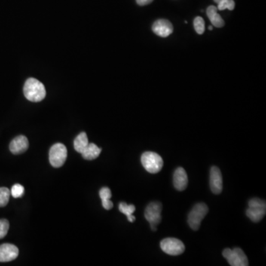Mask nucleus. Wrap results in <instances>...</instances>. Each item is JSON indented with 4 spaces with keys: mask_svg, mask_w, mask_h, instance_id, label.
Wrapping results in <instances>:
<instances>
[{
    "mask_svg": "<svg viewBox=\"0 0 266 266\" xmlns=\"http://www.w3.org/2000/svg\"><path fill=\"white\" fill-rule=\"evenodd\" d=\"M99 195L102 199L103 207L107 210H111L114 207V203L111 200L112 197L111 190L108 187H103L99 191Z\"/></svg>",
    "mask_w": 266,
    "mask_h": 266,
    "instance_id": "16",
    "label": "nucleus"
},
{
    "mask_svg": "<svg viewBox=\"0 0 266 266\" xmlns=\"http://www.w3.org/2000/svg\"><path fill=\"white\" fill-rule=\"evenodd\" d=\"M101 152H102V149L98 147L96 144L91 143V144H88L81 154L83 158L85 160H92L97 158L101 154Z\"/></svg>",
    "mask_w": 266,
    "mask_h": 266,
    "instance_id": "15",
    "label": "nucleus"
},
{
    "mask_svg": "<svg viewBox=\"0 0 266 266\" xmlns=\"http://www.w3.org/2000/svg\"><path fill=\"white\" fill-rule=\"evenodd\" d=\"M174 187L178 191H184L188 186V176L185 169L182 167L175 170L173 176Z\"/></svg>",
    "mask_w": 266,
    "mask_h": 266,
    "instance_id": "13",
    "label": "nucleus"
},
{
    "mask_svg": "<svg viewBox=\"0 0 266 266\" xmlns=\"http://www.w3.org/2000/svg\"><path fill=\"white\" fill-rule=\"evenodd\" d=\"M208 17L209 20L212 22L214 26L217 28H222L224 26V21L222 19L219 13H218V8L214 5L209 6L206 10Z\"/></svg>",
    "mask_w": 266,
    "mask_h": 266,
    "instance_id": "14",
    "label": "nucleus"
},
{
    "mask_svg": "<svg viewBox=\"0 0 266 266\" xmlns=\"http://www.w3.org/2000/svg\"><path fill=\"white\" fill-rule=\"evenodd\" d=\"M19 255V249L10 243H4L0 246V262H10L16 259Z\"/></svg>",
    "mask_w": 266,
    "mask_h": 266,
    "instance_id": "10",
    "label": "nucleus"
},
{
    "mask_svg": "<svg viewBox=\"0 0 266 266\" xmlns=\"http://www.w3.org/2000/svg\"><path fill=\"white\" fill-rule=\"evenodd\" d=\"M194 27L196 32L198 34H203L205 31V22L203 18L197 16L194 20Z\"/></svg>",
    "mask_w": 266,
    "mask_h": 266,
    "instance_id": "21",
    "label": "nucleus"
},
{
    "mask_svg": "<svg viewBox=\"0 0 266 266\" xmlns=\"http://www.w3.org/2000/svg\"><path fill=\"white\" fill-rule=\"evenodd\" d=\"M29 147L28 138L24 135H19L12 140L9 148L10 152L14 154H22L27 151Z\"/></svg>",
    "mask_w": 266,
    "mask_h": 266,
    "instance_id": "12",
    "label": "nucleus"
},
{
    "mask_svg": "<svg viewBox=\"0 0 266 266\" xmlns=\"http://www.w3.org/2000/svg\"><path fill=\"white\" fill-rule=\"evenodd\" d=\"M119 211L127 217V219L130 223H133L135 221V217L133 215L135 211V206L134 205H127L124 202L120 203Z\"/></svg>",
    "mask_w": 266,
    "mask_h": 266,
    "instance_id": "18",
    "label": "nucleus"
},
{
    "mask_svg": "<svg viewBox=\"0 0 266 266\" xmlns=\"http://www.w3.org/2000/svg\"><path fill=\"white\" fill-rule=\"evenodd\" d=\"M68 157V150L63 144L57 143L52 146L49 152L50 164L55 168L63 166Z\"/></svg>",
    "mask_w": 266,
    "mask_h": 266,
    "instance_id": "5",
    "label": "nucleus"
},
{
    "mask_svg": "<svg viewBox=\"0 0 266 266\" xmlns=\"http://www.w3.org/2000/svg\"><path fill=\"white\" fill-rule=\"evenodd\" d=\"M214 1H215V2L217 3V4H218V3L220 2V1H222V0H214Z\"/></svg>",
    "mask_w": 266,
    "mask_h": 266,
    "instance_id": "25",
    "label": "nucleus"
},
{
    "mask_svg": "<svg viewBox=\"0 0 266 266\" xmlns=\"http://www.w3.org/2000/svg\"><path fill=\"white\" fill-rule=\"evenodd\" d=\"M161 212L162 204L160 202H152L146 208L144 216L153 231L157 230L156 226L161 221Z\"/></svg>",
    "mask_w": 266,
    "mask_h": 266,
    "instance_id": "7",
    "label": "nucleus"
},
{
    "mask_svg": "<svg viewBox=\"0 0 266 266\" xmlns=\"http://www.w3.org/2000/svg\"><path fill=\"white\" fill-rule=\"evenodd\" d=\"M209 30H210V31H212V30H213V27L209 26Z\"/></svg>",
    "mask_w": 266,
    "mask_h": 266,
    "instance_id": "26",
    "label": "nucleus"
},
{
    "mask_svg": "<svg viewBox=\"0 0 266 266\" xmlns=\"http://www.w3.org/2000/svg\"><path fill=\"white\" fill-rule=\"evenodd\" d=\"M235 7V2L234 0H222L218 4V10H224L228 9L229 10H234Z\"/></svg>",
    "mask_w": 266,
    "mask_h": 266,
    "instance_id": "20",
    "label": "nucleus"
},
{
    "mask_svg": "<svg viewBox=\"0 0 266 266\" xmlns=\"http://www.w3.org/2000/svg\"><path fill=\"white\" fill-rule=\"evenodd\" d=\"M266 214V200L252 198L249 202V209L246 210L248 218L254 223L262 221Z\"/></svg>",
    "mask_w": 266,
    "mask_h": 266,
    "instance_id": "3",
    "label": "nucleus"
},
{
    "mask_svg": "<svg viewBox=\"0 0 266 266\" xmlns=\"http://www.w3.org/2000/svg\"><path fill=\"white\" fill-rule=\"evenodd\" d=\"M24 95L30 102H39L46 96L44 84L34 78H30L25 81L23 87Z\"/></svg>",
    "mask_w": 266,
    "mask_h": 266,
    "instance_id": "1",
    "label": "nucleus"
},
{
    "mask_svg": "<svg viewBox=\"0 0 266 266\" xmlns=\"http://www.w3.org/2000/svg\"><path fill=\"white\" fill-rule=\"evenodd\" d=\"M10 191L6 187L0 188V207H4L8 203Z\"/></svg>",
    "mask_w": 266,
    "mask_h": 266,
    "instance_id": "19",
    "label": "nucleus"
},
{
    "mask_svg": "<svg viewBox=\"0 0 266 266\" xmlns=\"http://www.w3.org/2000/svg\"><path fill=\"white\" fill-rule=\"evenodd\" d=\"M152 31L156 35L165 38L169 37L173 32V26L172 23L166 19H158L153 24Z\"/></svg>",
    "mask_w": 266,
    "mask_h": 266,
    "instance_id": "11",
    "label": "nucleus"
},
{
    "mask_svg": "<svg viewBox=\"0 0 266 266\" xmlns=\"http://www.w3.org/2000/svg\"><path fill=\"white\" fill-rule=\"evenodd\" d=\"M223 256L231 266H248L249 261L243 250L240 248L234 249H226L223 252Z\"/></svg>",
    "mask_w": 266,
    "mask_h": 266,
    "instance_id": "6",
    "label": "nucleus"
},
{
    "mask_svg": "<svg viewBox=\"0 0 266 266\" xmlns=\"http://www.w3.org/2000/svg\"><path fill=\"white\" fill-rule=\"evenodd\" d=\"M209 185L212 192L215 194H219L223 191V176L219 168L212 166L210 170L209 177Z\"/></svg>",
    "mask_w": 266,
    "mask_h": 266,
    "instance_id": "9",
    "label": "nucleus"
},
{
    "mask_svg": "<svg viewBox=\"0 0 266 266\" xmlns=\"http://www.w3.org/2000/svg\"><path fill=\"white\" fill-rule=\"evenodd\" d=\"M209 212V208L203 203H197L188 215V224L191 229L197 231L200 228L202 221Z\"/></svg>",
    "mask_w": 266,
    "mask_h": 266,
    "instance_id": "4",
    "label": "nucleus"
},
{
    "mask_svg": "<svg viewBox=\"0 0 266 266\" xmlns=\"http://www.w3.org/2000/svg\"><path fill=\"white\" fill-rule=\"evenodd\" d=\"M89 141L87 134L80 133L74 140V149L78 153H81L83 150L88 145Z\"/></svg>",
    "mask_w": 266,
    "mask_h": 266,
    "instance_id": "17",
    "label": "nucleus"
},
{
    "mask_svg": "<svg viewBox=\"0 0 266 266\" xmlns=\"http://www.w3.org/2000/svg\"><path fill=\"white\" fill-rule=\"evenodd\" d=\"M160 248L163 252L172 256L182 255L185 251V246L183 242L176 238L163 239L160 242Z\"/></svg>",
    "mask_w": 266,
    "mask_h": 266,
    "instance_id": "8",
    "label": "nucleus"
},
{
    "mask_svg": "<svg viewBox=\"0 0 266 266\" xmlns=\"http://www.w3.org/2000/svg\"><path fill=\"white\" fill-rule=\"evenodd\" d=\"M136 1L139 5L144 6L152 2L153 0H136Z\"/></svg>",
    "mask_w": 266,
    "mask_h": 266,
    "instance_id": "24",
    "label": "nucleus"
},
{
    "mask_svg": "<svg viewBox=\"0 0 266 266\" xmlns=\"http://www.w3.org/2000/svg\"><path fill=\"white\" fill-rule=\"evenodd\" d=\"M9 222L5 219H0V239L4 238L7 235L9 230Z\"/></svg>",
    "mask_w": 266,
    "mask_h": 266,
    "instance_id": "23",
    "label": "nucleus"
},
{
    "mask_svg": "<svg viewBox=\"0 0 266 266\" xmlns=\"http://www.w3.org/2000/svg\"><path fill=\"white\" fill-rule=\"evenodd\" d=\"M24 192H25V188L22 185H20V184H14L12 187L10 194L14 198H19V197H22Z\"/></svg>",
    "mask_w": 266,
    "mask_h": 266,
    "instance_id": "22",
    "label": "nucleus"
},
{
    "mask_svg": "<svg viewBox=\"0 0 266 266\" xmlns=\"http://www.w3.org/2000/svg\"><path fill=\"white\" fill-rule=\"evenodd\" d=\"M141 163L144 169L151 174H156L161 170L163 166L162 157L153 152H146L141 155Z\"/></svg>",
    "mask_w": 266,
    "mask_h": 266,
    "instance_id": "2",
    "label": "nucleus"
}]
</instances>
